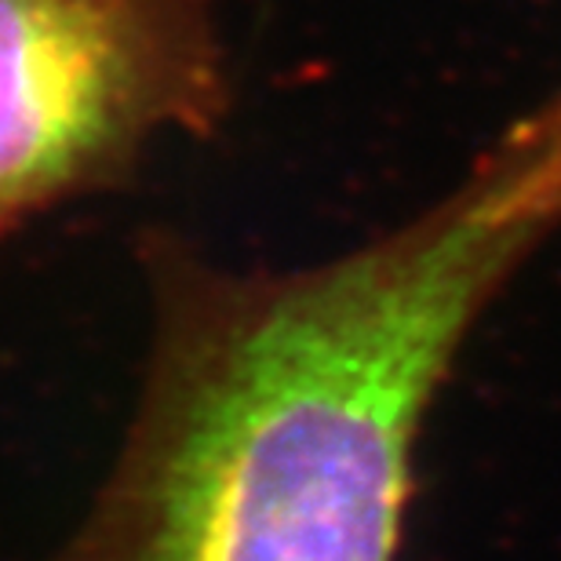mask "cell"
<instances>
[{"instance_id":"obj_1","label":"cell","mask_w":561,"mask_h":561,"mask_svg":"<svg viewBox=\"0 0 561 561\" xmlns=\"http://www.w3.org/2000/svg\"><path fill=\"white\" fill-rule=\"evenodd\" d=\"M554 230L547 103L448 194L332 260L233 266L142 230L136 409L81 525L41 561H398L423 423Z\"/></svg>"},{"instance_id":"obj_2","label":"cell","mask_w":561,"mask_h":561,"mask_svg":"<svg viewBox=\"0 0 561 561\" xmlns=\"http://www.w3.org/2000/svg\"><path fill=\"white\" fill-rule=\"evenodd\" d=\"M230 114L222 0H0V241Z\"/></svg>"},{"instance_id":"obj_3","label":"cell","mask_w":561,"mask_h":561,"mask_svg":"<svg viewBox=\"0 0 561 561\" xmlns=\"http://www.w3.org/2000/svg\"><path fill=\"white\" fill-rule=\"evenodd\" d=\"M554 99H558V106H561V88H558V92H554Z\"/></svg>"}]
</instances>
